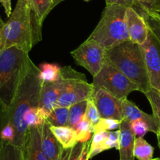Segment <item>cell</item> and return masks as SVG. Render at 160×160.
<instances>
[{
  "label": "cell",
  "instance_id": "6da1fadb",
  "mask_svg": "<svg viewBox=\"0 0 160 160\" xmlns=\"http://www.w3.org/2000/svg\"><path fill=\"white\" fill-rule=\"evenodd\" d=\"M39 68L32 61L21 80L14 98L6 110L0 108V118L10 122L15 130L13 145L22 148L28 128L23 120L24 113L32 108L38 107L42 81L39 78Z\"/></svg>",
  "mask_w": 160,
  "mask_h": 160
},
{
  "label": "cell",
  "instance_id": "7a4b0ae2",
  "mask_svg": "<svg viewBox=\"0 0 160 160\" xmlns=\"http://www.w3.org/2000/svg\"><path fill=\"white\" fill-rule=\"evenodd\" d=\"M42 40V27L38 26L31 10L28 0H18L2 31L0 51L17 47L29 53Z\"/></svg>",
  "mask_w": 160,
  "mask_h": 160
},
{
  "label": "cell",
  "instance_id": "3957f363",
  "mask_svg": "<svg viewBox=\"0 0 160 160\" xmlns=\"http://www.w3.org/2000/svg\"><path fill=\"white\" fill-rule=\"evenodd\" d=\"M32 61L29 53L17 47L0 51V108L6 110L14 98Z\"/></svg>",
  "mask_w": 160,
  "mask_h": 160
},
{
  "label": "cell",
  "instance_id": "277c9868",
  "mask_svg": "<svg viewBox=\"0 0 160 160\" xmlns=\"http://www.w3.org/2000/svg\"><path fill=\"white\" fill-rule=\"evenodd\" d=\"M105 60L133 82L140 92L144 94L151 88L139 45L128 40L105 50Z\"/></svg>",
  "mask_w": 160,
  "mask_h": 160
},
{
  "label": "cell",
  "instance_id": "5b68a950",
  "mask_svg": "<svg viewBox=\"0 0 160 160\" xmlns=\"http://www.w3.org/2000/svg\"><path fill=\"white\" fill-rule=\"evenodd\" d=\"M127 8L120 5H106L101 20L89 39L94 40L104 50L128 41Z\"/></svg>",
  "mask_w": 160,
  "mask_h": 160
},
{
  "label": "cell",
  "instance_id": "8992f818",
  "mask_svg": "<svg viewBox=\"0 0 160 160\" xmlns=\"http://www.w3.org/2000/svg\"><path fill=\"white\" fill-rule=\"evenodd\" d=\"M59 79L60 93L58 107L69 108L91 98L93 85L87 82L83 74L74 70L70 66L61 68Z\"/></svg>",
  "mask_w": 160,
  "mask_h": 160
},
{
  "label": "cell",
  "instance_id": "52a82bcc",
  "mask_svg": "<svg viewBox=\"0 0 160 160\" xmlns=\"http://www.w3.org/2000/svg\"><path fill=\"white\" fill-rule=\"evenodd\" d=\"M93 78V87L103 88L121 101L127 99L132 92L139 91L133 82L106 60L99 73Z\"/></svg>",
  "mask_w": 160,
  "mask_h": 160
},
{
  "label": "cell",
  "instance_id": "ba28073f",
  "mask_svg": "<svg viewBox=\"0 0 160 160\" xmlns=\"http://www.w3.org/2000/svg\"><path fill=\"white\" fill-rule=\"evenodd\" d=\"M71 55L78 65L87 69L93 77L99 73L105 62V50L89 38L71 52Z\"/></svg>",
  "mask_w": 160,
  "mask_h": 160
},
{
  "label": "cell",
  "instance_id": "9c48e42d",
  "mask_svg": "<svg viewBox=\"0 0 160 160\" xmlns=\"http://www.w3.org/2000/svg\"><path fill=\"white\" fill-rule=\"evenodd\" d=\"M151 88L160 91V45L149 30L144 44L140 46Z\"/></svg>",
  "mask_w": 160,
  "mask_h": 160
},
{
  "label": "cell",
  "instance_id": "30bf717a",
  "mask_svg": "<svg viewBox=\"0 0 160 160\" xmlns=\"http://www.w3.org/2000/svg\"><path fill=\"white\" fill-rule=\"evenodd\" d=\"M91 99L94 102L101 118H114L122 121L124 118L121 100L118 99L101 87H93Z\"/></svg>",
  "mask_w": 160,
  "mask_h": 160
},
{
  "label": "cell",
  "instance_id": "8fae6325",
  "mask_svg": "<svg viewBox=\"0 0 160 160\" xmlns=\"http://www.w3.org/2000/svg\"><path fill=\"white\" fill-rule=\"evenodd\" d=\"M129 40L137 45H142L147 40L149 28L147 22L134 8L127 7L126 10Z\"/></svg>",
  "mask_w": 160,
  "mask_h": 160
},
{
  "label": "cell",
  "instance_id": "7c38bea8",
  "mask_svg": "<svg viewBox=\"0 0 160 160\" xmlns=\"http://www.w3.org/2000/svg\"><path fill=\"white\" fill-rule=\"evenodd\" d=\"M41 127H29L21 148L23 160H49L42 148Z\"/></svg>",
  "mask_w": 160,
  "mask_h": 160
},
{
  "label": "cell",
  "instance_id": "4fadbf2b",
  "mask_svg": "<svg viewBox=\"0 0 160 160\" xmlns=\"http://www.w3.org/2000/svg\"><path fill=\"white\" fill-rule=\"evenodd\" d=\"M60 79L53 82H42L38 108L45 120H47L50 112L58 107Z\"/></svg>",
  "mask_w": 160,
  "mask_h": 160
},
{
  "label": "cell",
  "instance_id": "5bb4252c",
  "mask_svg": "<svg viewBox=\"0 0 160 160\" xmlns=\"http://www.w3.org/2000/svg\"><path fill=\"white\" fill-rule=\"evenodd\" d=\"M122 105L124 119L130 122L136 120H143L148 124L150 132H152L156 135L158 134L159 131V126L153 115L143 112L134 103L129 101L128 99L122 100Z\"/></svg>",
  "mask_w": 160,
  "mask_h": 160
},
{
  "label": "cell",
  "instance_id": "9a60e30c",
  "mask_svg": "<svg viewBox=\"0 0 160 160\" xmlns=\"http://www.w3.org/2000/svg\"><path fill=\"white\" fill-rule=\"evenodd\" d=\"M119 160H134L133 147L135 136L130 127V122L122 119L119 127Z\"/></svg>",
  "mask_w": 160,
  "mask_h": 160
},
{
  "label": "cell",
  "instance_id": "2e32d148",
  "mask_svg": "<svg viewBox=\"0 0 160 160\" xmlns=\"http://www.w3.org/2000/svg\"><path fill=\"white\" fill-rule=\"evenodd\" d=\"M41 144L43 153L49 160H58L63 148L52 133L50 124L47 121L41 129Z\"/></svg>",
  "mask_w": 160,
  "mask_h": 160
},
{
  "label": "cell",
  "instance_id": "e0dca14e",
  "mask_svg": "<svg viewBox=\"0 0 160 160\" xmlns=\"http://www.w3.org/2000/svg\"><path fill=\"white\" fill-rule=\"evenodd\" d=\"M50 130L64 149L72 148L78 143L75 130L68 126L65 127L50 126Z\"/></svg>",
  "mask_w": 160,
  "mask_h": 160
},
{
  "label": "cell",
  "instance_id": "ac0fdd59",
  "mask_svg": "<svg viewBox=\"0 0 160 160\" xmlns=\"http://www.w3.org/2000/svg\"><path fill=\"white\" fill-rule=\"evenodd\" d=\"M31 10L38 26L42 28V23L53 10V0H28Z\"/></svg>",
  "mask_w": 160,
  "mask_h": 160
},
{
  "label": "cell",
  "instance_id": "d6986e66",
  "mask_svg": "<svg viewBox=\"0 0 160 160\" xmlns=\"http://www.w3.org/2000/svg\"><path fill=\"white\" fill-rule=\"evenodd\" d=\"M154 148L144 138H136L133 147V155L138 160L153 159Z\"/></svg>",
  "mask_w": 160,
  "mask_h": 160
},
{
  "label": "cell",
  "instance_id": "ffe728a7",
  "mask_svg": "<svg viewBox=\"0 0 160 160\" xmlns=\"http://www.w3.org/2000/svg\"><path fill=\"white\" fill-rule=\"evenodd\" d=\"M39 78L42 82H53L59 79L61 67L56 64L44 63L39 67Z\"/></svg>",
  "mask_w": 160,
  "mask_h": 160
},
{
  "label": "cell",
  "instance_id": "44dd1931",
  "mask_svg": "<svg viewBox=\"0 0 160 160\" xmlns=\"http://www.w3.org/2000/svg\"><path fill=\"white\" fill-rule=\"evenodd\" d=\"M69 108L56 107L47 117V121L50 126L65 127L68 124Z\"/></svg>",
  "mask_w": 160,
  "mask_h": 160
},
{
  "label": "cell",
  "instance_id": "7402d4cb",
  "mask_svg": "<svg viewBox=\"0 0 160 160\" xmlns=\"http://www.w3.org/2000/svg\"><path fill=\"white\" fill-rule=\"evenodd\" d=\"M108 133L109 131H99L93 133V137L90 140V152H89L90 159L105 151L104 144L108 138Z\"/></svg>",
  "mask_w": 160,
  "mask_h": 160
},
{
  "label": "cell",
  "instance_id": "603a6c76",
  "mask_svg": "<svg viewBox=\"0 0 160 160\" xmlns=\"http://www.w3.org/2000/svg\"><path fill=\"white\" fill-rule=\"evenodd\" d=\"M88 100L80 101L69 107L68 124V126L74 129V127L82 119L85 115Z\"/></svg>",
  "mask_w": 160,
  "mask_h": 160
},
{
  "label": "cell",
  "instance_id": "cb8c5ba5",
  "mask_svg": "<svg viewBox=\"0 0 160 160\" xmlns=\"http://www.w3.org/2000/svg\"><path fill=\"white\" fill-rule=\"evenodd\" d=\"M77 135L78 142H87L90 141L93 133V125L83 116L82 119L74 127Z\"/></svg>",
  "mask_w": 160,
  "mask_h": 160
},
{
  "label": "cell",
  "instance_id": "d4e9b609",
  "mask_svg": "<svg viewBox=\"0 0 160 160\" xmlns=\"http://www.w3.org/2000/svg\"><path fill=\"white\" fill-rule=\"evenodd\" d=\"M0 160H23L21 148L0 141Z\"/></svg>",
  "mask_w": 160,
  "mask_h": 160
},
{
  "label": "cell",
  "instance_id": "484cf974",
  "mask_svg": "<svg viewBox=\"0 0 160 160\" xmlns=\"http://www.w3.org/2000/svg\"><path fill=\"white\" fill-rule=\"evenodd\" d=\"M144 95L151 104L152 109V115L158 121V126H159V131L156 136L160 138V91L155 90V89L150 88L147 93H144Z\"/></svg>",
  "mask_w": 160,
  "mask_h": 160
},
{
  "label": "cell",
  "instance_id": "4316f807",
  "mask_svg": "<svg viewBox=\"0 0 160 160\" xmlns=\"http://www.w3.org/2000/svg\"><path fill=\"white\" fill-rule=\"evenodd\" d=\"M23 120L28 128L32 127H41L46 120L42 116L38 107L32 108L24 113Z\"/></svg>",
  "mask_w": 160,
  "mask_h": 160
},
{
  "label": "cell",
  "instance_id": "83f0119b",
  "mask_svg": "<svg viewBox=\"0 0 160 160\" xmlns=\"http://www.w3.org/2000/svg\"><path fill=\"white\" fill-rule=\"evenodd\" d=\"M121 121L114 118H101L99 122L93 126V133L99 131H113L119 129Z\"/></svg>",
  "mask_w": 160,
  "mask_h": 160
},
{
  "label": "cell",
  "instance_id": "f1b7e54d",
  "mask_svg": "<svg viewBox=\"0 0 160 160\" xmlns=\"http://www.w3.org/2000/svg\"><path fill=\"white\" fill-rule=\"evenodd\" d=\"M160 4V0H134L133 8L140 14L152 12Z\"/></svg>",
  "mask_w": 160,
  "mask_h": 160
},
{
  "label": "cell",
  "instance_id": "f546056e",
  "mask_svg": "<svg viewBox=\"0 0 160 160\" xmlns=\"http://www.w3.org/2000/svg\"><path fill=\"white\" fill-rule=\"evenodd\" d=\"M84 116H85L93 126L96 125V124L99 122V120L101 119L99 112H98V108H97L96 105H95L94 102H93V100L91 99V98H89L88 101H87V109H86V112Z\"/></svg>",
  "mask_w": 160,
  "mask_h": 160
},
{
  "label": "cell",
  "instance_id": "4dcf8cb0",
  "mask_svg": "<svg viewBox=\"0 0 160 160\" xmlns=\"http://www.w3.org/2000/svg\"><path fill=\"white\" fill-rule=\"evenodd\" d=\"M130 127L135 138H144L148 132H150L148 124L143 120H136L130 122Z\"/></svg>",
  "mask_w": 160,
  "mask_h": 160
},
{
  "label": "cell",
  "instance_id": "1f68e13d",
  "mask_svg": "<svg viewBox=\"0 0 160 160\" xmlns=\"http://www.w3.org/2000/svg\"><path fill=\"white\" fill-rule=\"evenodd\" d=\"M119 147V130L109 131L108 138L104 144V150L115 148L118 150Z\"/></svg>",
  "mask_w": 160,
  "mask_h": 160
},
{
  "label": "cell",
  "instance_id": "d6a6232c",
  "mask_svg": "<svg viewBox=\"0 0 160 160\" xmlns=\"http://www.w3.org/2000/svg\"><path fill=\"white\" fill-rule=\"evenodd\" d=\"M141 16H143L145 19L146 22H147L149 30L151 31L153 35L155 36V38H156L157 41L158 42L160 45V26L151 18L149 15L148 14H141Z\"/></svg>",
  "mask_w": 160,
  "mask_h": 160
},
{
  "label": "cell",
  "instance_id": "836d02e7",
  "mask_svg": "<svg viewBox=\"0 0 160 160\" xmlns=\"http://www.w3.org/2000/svg\"><path fill=\"white\" fill-rule=\"evenodd\" d=\"M83 144L84 143L78 142L73 148H72L68 160H78L81 152H82Z\"/></svg>",
  "mask_w": 160,
  "mask_h": 160
},
{
  "label": "cell",
  "instance_id": "e575fe53",
  "mask_svg": "<svg viewBox=\"0 0 160 160\" xmlns=\"http://www.w3.org/2000/svg\"><path fill=\"white\" fill-rule=\"evenodd\" d=\"M134 0H105L106 5H120L125 7H133Z\"/></svg>",
  "mask_w": 160,
  "mask_h": 160
},
{
  "label": "cell",
  "instance_id": "d590c367",
  "mask_svg": "<svg viewBox=\"0 0 160 160\" xmlns=\"http://www.w3.org/2000/svg\"><path fill=\"white\" fill-rule=\"evenodd\" d=\"M90 147V141H87V142H84L82 152H81V155H80L78 160H90V158H89Z\"/></svg>",
  "mask_w": 160,
  "mask_h": 160
},
{
  "label": "cell",
  "instance_id": "8d00e7d4",
  "mask_svg": "<svg viewBox=\"0 0 160 160\" xmlns=\"http://www.w3.org/2000/svg\"><path fill=\"white\" fill-rule=\"evenodd\" d=\"M1 3L3 7L5 13L7 16V18H10L12 13V3L11 0H1Z\"/></svg>",
  "mask_w": 160,
  "mask_h": 160
},
{
  "label": "cell",
  "instance_id": "74e56055",
  "mask_svg": "<svg viewBox=\"0 0 160 160\" xmlns=\"http://www.w3.org/2000/svg\"><path fill=\"white\" fill-rule=\"evenodd\" d=\"M71 149L72 148H69V149L63 148V150L61 151V152L60 153V155H59V157H58V160H68V159L69 155H70Z\"/></svg>",
  "mask_w": 160,
  "mask_h": 160
},
{
  "label": "cell",
  "instance_id": "f35d334b",
  "mask_svg": "<svg viewBox=\"0 0 160 160\" xmlns=\"http://www.w3.org/2000/svg\"><path fill=\"white\" fill-rule=\"evenodd\" d=\"M141 14H148L160 26V13H141Z\"/></svg>",
  "mask_w": 160,
  "mask_h": 160
},
{
  "label": "cell",
  "instance_id": "ab89813d",
  "mask_svg": "<svg viewBox=\"0 0 160 160\" xmlns=\"http://www.w3.org/2000/svg\"><path fill=\"white\" fill-rule=\"evenodd\" d=\"M5 24L6 23L0 18V40H1V37H2V31H3V28L5 26Z\"/></svg>",
  "mask_w": 160,
  "mask_h": 160
},
{
  "label": "cell",
  "instance_id": "60d3db41",
  "mask_svg": "<svg viewBox=\"0 0 160 160\" xmlns=\"http://www.w3.org/2000/svg\"><path fill=\"white\" fill-rule=\"evenodd\" d=\"M64 0H53V8H54L55 7L60 4L61 2H62Z\"/></svg>",
  "mask_w": 160,
  "mask_h": 160
},
{
  "label": "cell",
  "instance_id": "b9f144b4",
  "mask_svg": "<svg viewBox=\"0 0 160 160\" xmlns=\"http://www.w3.org/2000/svg\"><path fill=\"white\" fill-rule=\"evenodd\" d=\"M148 13H160V4L152 12H148Z\"/></svg>",
  "mask_w": 160,
  "mask_h": 160
},
{
  "label": "cell",
  "instance_id": "7bdbcfd3",
  "mask_svg": "<svg viewBox=\"0 0 160 160\" xmlns=\"http://www.w3.org/2000/svg\"><path fill=\"white\" fill-rule=\"evenodd\" d=\"M157 140H158V146L159 148V150H160V138L157 137Z\"/></svg>",
  "mask_w": 160,
  "mask_h": 160
},
{
  "label": "cell",
  "instance_id": "ee69618b",
  "mask_svg": "<svg viewBox=\"0 0 160 160\" xmlns=\"http://www.w3.org/2000/svg\"><path fill=\"white\" fill-rule=\"evenodd\" d=\"M152 160H160L159 158H153Z\"/></svg>",
  "mask_w": 160,
  "mask_h": 160
},
{
  "label": "cell",
  "instance_id": "f6af8a7d",
  "mask_svg": "<svg viewBox=\"0 0 160 160\" xmlns=\"http://www.w3.org/2000/svg\"><path fill=\"white\" fill-rule=\"evenodd\" d=\"M84 1H86V2H89V1H90V0H84Z\"/></svg>",
  "mask_w": 160,
  "mask_h": 160
},
{
  "label": "cell",
  "instance_id": "bcb514c9",
  "mask_svg": "<svg viewBox=\"0 0 160 160\" xmlns=\"http://www.w3.org/2000/svg\"><path fill=\"white\" fill-rule=\"evenodd\" d=\"M0 2H1V0H0Z\"/></svg>",
  "mask_w": 160,
  "mask_h": 160
}]
</instances>
